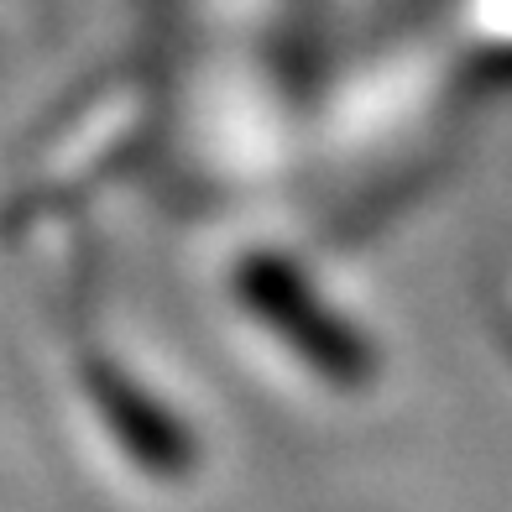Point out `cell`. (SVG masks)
Instances as JSON below:
<instances>
[{
	"label": "cell",
	"instance_id": "2",
	"mask_svg": "<svg viewBox=\"0 0 512 512\" xmlns=\"http://www.w3.org/2000/svg\"><path fill=\"white\" fill-rule=\"evenodd\" d=\"M465 27L486 53L512 58V0H465Z\"/></svg>",
	"mask_w": 512,
	"mask_h": 512
},
{
	"label": "cell",
	"instance_id": "1",
	"mask_svg": "<svg viewBox=\"0 0 512 512\" xmlns=\"http://www.w3.org/2000/svg\"><path fill=\"white\" fill-rule=\"evenodd\" d=\"M225 298L236 324L267 351L283 377H298L304 392L356 403L382 377V356L356 314H345L319 277L304 272L277 246H246L225 267Z\"/></svg>",
	"mask_w": 512,
	"mask_h": 512
}]
</instances>
